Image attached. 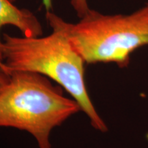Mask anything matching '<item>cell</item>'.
Here are the masks:
<instances>
[{"mask_svg":"<svg viewBox=\"0 0 148 148\" xmlns=\"http://www.w3.org/2000/svg\"><path fill=\"white\" fill-rule=\"evenodd\" d=\"M52 29L46 36H2L1 69L28 71L53 79L78 103L90 125L101 132L108 131L88 95L84 79V61L75 50L60 27L48 23Z\"/></svg>","mask_w":148,"mask_h":148,"instance_id":"1","label":"cell"},{"mask_svg":"<svg viewBox=\"0 0 148 148\" xmlns=\"http://www.w3.org/2000/svg\"><path fill=\"white\" fill-rule=\"evenodd\" d=\"M9 74L10 82L0 93V127L26 131L39 148H51V130L81 111L80 106L45 75L28 71Z\"/></svg>","mask_w":148,"mask_h":148,"instance_id":"2","label":"cell"},{"mask_svg":"<svg viewBox=\"0 0 148 148\" xmlns=\"http://www.w3.org/2000/svg\"><path fill=\"white\" fill-rule=\"evenodd\" d=\"M77 23L48 11L46 19L64 31L85 63L127 67L132 53L148 45V3L128 14H105L90 9Z\"/></svg>","mask_w":148,"mask_h":148,"instance_id":"3","label":"cell"},{"mask_svg":"<svg viewBox=\"0 0 148 148\" xmlns=\"http://www.w3.org/2000/svg\"><path fill=\"white\" fill-rule=\"evenodd\" d=\"M6 25L17 27L23 36H41L43 29L39 20L27 9L19 8L10 0H0V30ZM2 40L0 36V66L2 64Z\"/></svg>","mask_w":148,"mask_h":148,"instance_id":"4","label":"cell"},{"mask_svg":"<svg viewBox=\"0 0 148 148\" xmlns=\"http://www.w3.org/2000/svg\"><path fill=\"white\" fill-rule=\"evenodd\" d=\"M71 4L79 18L87 13L90 9L88 6V0H71Z\"/></svg>","mask_w":148,"mask_h":148,"instance_id":"5","label":"cell"},{"mask_svg":"<svg viewBox=\"0 0 148 148\" xmlns=\"http://www.w3.org/2000/svg\"><path fill=\"white\" fill-rule=\"evenodd\" d=\"M10 76L8 72L0 67V93L10 82Z\"/></svg>","mask_w":148,"mask_h":148,"instance_id":"6","label":"cell"},{"mask_svg":"<svg viewBox=\"0 0 148 148\" xmlns=\"http://www.w3.org/2000/svg\"><path fill=\"white\" fill-rule=\"evenodd\" d=\"M12 2H14L16 0H10ZM42 5H44L45 7V10H47V12L48 11H50L52 8V0H41Z\"/></svg>","mask_w":148,"mask_h":148,"instance_id":"7","label":"cell"}]
</instances>
